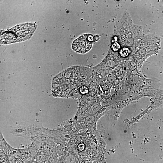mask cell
Returning <instances> with one entry per match:
<instances>
[{"mask_svg": "<svg viewBox=\"0 0 163 163\" xmlns=\"http://www.w3.org/2000/svg\"><path fill=\"white\" fill-rule=\"evenodd\" d=\"M92 70L89 68L74 66L61 72L53 79V95L56 97L76 99L80 88L90 82Z\"/></svg>", "mask_w": 163, "mask_h": 163, "instance_id": "obj_1", "label": "cell"}, {"mask_svg": "<svg viewBox=\"0 0 163 163\" xmlns=\"http://www.w3.org/2000/svg\"><path fill=\"white\" fill-rule=\"evenodd\" d=\"M85 148V145L83 143L79 144L77 146V149L78 151L80 152L83 151Z\"/></svg>", "mask_w": 163, "mask_h": 163, "instance_id": "obj_7", "label": "cell"}, {"mask_svg": "<svg viewBox=\"0 0 163 163\" xmlns=\"http://www.w3.org/2000/svg\"><path fill=\"white\" fill-rule=\"evenodd\" d=\"M129 51L128 48L127 47H124L120 50V53L122 56L125 57L128 55Z\"/></svg>", "mask_w": 163, "mask_h": 163, "instance_id": "obj_4", "label": "cell"}, {"mask_svg": "<svg viewBox=\"0 0 163 163\" xmlns=\"http://www.w3.org/2000/svg\"><path fill=\"white\" fill-rule=\"evenodd\" d=\"M94 117L92 116L88 117L86 119V120L87 123H91L94 122Z\"/></svg>", "mask_w": 163, "mask_h": 163, "instance_id": "obj_6", "label": "cell"}, {"mask_svg": "<svg viewBox=\"0 0 163 163\" xmlns=\"http://www.w3.org/2000/svg\"><path fill=\"white\" fill-rule=\"evenodd\" d=\"M112 48L113 50L116 51L120 49V46L119 44L118 43L116 42L114 43L112 45Z\"/></svg>", "mask_w": 163, "mask_h": 163, "instance_id": "obj_5", "label": "cell"}, {"mask_svg": "<svg viewBox=\"0 0 163 163\" xmlns=\"http://www.w3.org/2000/svg\"><path fill=\"white\" fill-rule=\"evenodd\" d=\"M33 23H26L17 25L0 34V43L8 44L26 40L30 38L35 31Z\"/></svg>", "mask_w": 163, "mask_h": 163, "instance_id": "obj_2", "label": "cell"}, {"mask_svg": "<svg viewBox=\"0 0 163 163\" xmlns=\"http://www.w3.org/2000/svg\"><path fill=\"white\" fill-rule=\"evenodd\" d=\"M94 37V40L96 41H98L100 39V36L98 35H95Z\"/></svg>", "mask_w": 163, "mask_h": 163, "instance_id": "obj_8", "label": "cell"}, {"mask_svg": "<svg viewBox=\"0 0 163 163\" xmlns=\"http://www.w3.org/2000/svg\"><path fill=\"white\" fill-rule=\"evenodd\" d=\"M88 34L82 35L74 41L72 46L74 51L80 54H85L91 50L93 42L89 40Z\"/></svg>", "mask_w": 163, "mask_h": 163, "instance_id": "obj_3", "label": "cell"}]
</instances>
